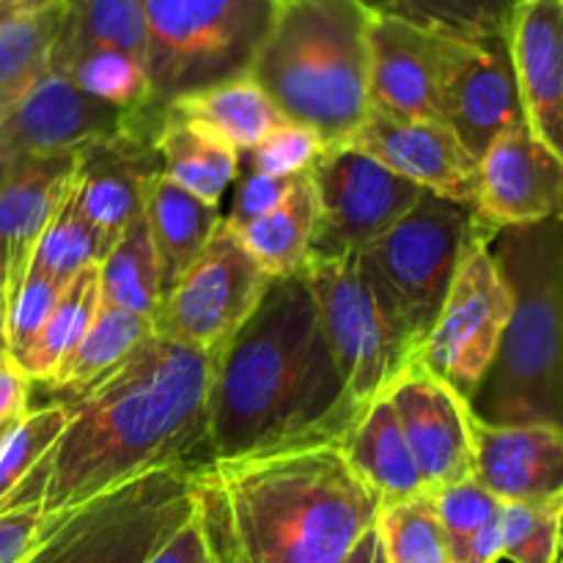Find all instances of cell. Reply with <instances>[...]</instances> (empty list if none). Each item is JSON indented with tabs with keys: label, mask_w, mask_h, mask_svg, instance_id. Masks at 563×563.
I'll use <instances>...</instances> for the list:
<instances>
[{
	"label": "cell",
	"mask_w": 563,
	"mask_h": 563,
	"mask_svg": "<svg viewBox=\"0 0 563 563\" xmlns=\"http://www.w3.org/2000/svg\"><path fill=\"white\" fill-rule=\"evenodd\" d=\"M198 467L146 473L47 531L27 563H148L198 506Z\"/></svg>",
	"instance_id": "8"
},
{
	"label": "cell",
	"mask_w": 563,
	"mask_h": 563,
	"mask_svg": "<svg viewBox=\"0 0 563 563\" xmlns=\"http://www.w3.org/2000/svg\"><path fill=\"white\" fill-rule=\"evenodd\" d=\"M168 108L218 132L240 154L256 146L264 135L286 121L280 110L269 102L267 93L247 75L187 93V97L174 99Z\"/></svg>",
	"instance_id": "30"
},
{
	"label": "cell",
	"mask_w": 563,
	"mask_h": 563,
	"mask_svg": "<svg viewBox=\"0 0 563 563\" xmlns=\"http://www.w3.org/2000/svg\"><path fill=\"white\" fill-rule=\"evenodd\" d=\"M152 335V319L121 311V308L108 306L102 300L80 344L55 368L47 383L38 385V388L47 390L44 405H71L80 396H86L88 390L97 388L108 374H113Z\"/></svg>",
	"instance_id": "25"
},
{
	"label": "cell",
	"mask_w": 563,
	"mask_h": 563,
	"mask_svg": "<svg viewBox=\"0 0 563 563\" xmlns=\"http://www.w3.org/2000/svg\"><path fill=\"white\" fill-rule=\"evenodd\" d=\"M198 515L220 563H344L379 500L322 440L203 462Z\"/></svg>",
	"instance_id": "3"
},
{
	"label": "cell",
	"mask_w": 563,
	"mask_h": 563,
	"mask_svg": "<svg viewBox=\"0 0 563 563\" xmlns=\"http://www.w3.org/2000/svg\"><path fill=\"white\" fill-rule=\"evenodd\" d=\"M489 253L511 289V317L467 401L473 418L563 429V218L498 231Z\"/></svg>",
	"instance_id": "4"
},
{
	"label": "cell",
	"mask_w": 563,
	"mask_h": 563,
	"mask_svg": "<svg viewBox=\"0 0 563 563\" xmlns=\"http://www.w3.org/2000/svg\"><path fill=\"white\" fill-rule=\"evenodd\" d=\"M509 3H511V5H515V3H520V0H509Z\"/></svg>",
	"instance_id": "49"
},
{
	"label": "cell",
	"mask_w": 563,
	"mask_h": 563,
	"mask_svg": "<svg viewBox=\"0 0 563 563\" xmlns=\"http://www.w3.org/2000/svg\"><path fill=\"white\" fill-rule=\"evenodd\" d=\"M9 159H3V157H0V181H3L5 179V174H9Z\"/></svg>",
	"instance_id": "48"
},
{
	"label": "cell",
	"mask_w": 563,
	"mask_h": 563,
	"mask_svg": "<svg viewBox=\"0 0 563 563\" xmlns=\"http://www.w3.org/2000/svg\"><path fill=\"white\" fill-rule=\"evenodd\" d=\"M559 563H561V561H559Z\"/></svg>",
	"instance_id": "52"
},
{
	"label": "cell",
	"mask_w": 563,
	"mask_h": 563,
	"mask_svg": "<svg viewBox=\"0 0 563 563\" xmlns=\"http://www.w3.org/2000/svg\"><path fill=\"white\" fill-rule=\"evenodd\" d=\"M335 443L352 473L372 489L379 506L427 493L388 396H379L363 407Z\"/></svg>",
	"instance_id": "23"
},
{
	"label": "cell",
	"mask_w": 563,
	"mask_h": 563,
	"mask_svg": "<svg viewBox=\"0 0 563 563\" xmlns=\"http://www.w3.org/2000/svg\"><path fill=\"white\" fill-rule=\"evenodd\" d=\"M561 563H563V553H561Z\"/></svg>",
	"instance_id": "50"
},
{
	"label": "cell",
	"mask_w": 563,
	"mask_h": 563,
	"mask_svg": "<svg viewBox=\"0 0 563 563\" xmlns=\"http://www.w3.org/2000/svg\"><path fill=\"white\" fill-rule=\"evenodd\" d=\"M31 388L33 383L20 363L5 346H0V432L31 410Z\"/></svg>",
	"instance_id": "45"
},
{
	"label": "cell",
	"mask_w": 563,
	"mask_h": 563,
	"mask_svg": "<svg viewBox=\"0 0 563 563\" xmlns=\"http://www.w3.org/2000/svg\"><path fill=\"white\" fill-rule=\"evenodd\" d=\"M432 498L434 506H438L451 563L462 559L471 539L504 509V504L489 489H484L476 478H467V482L454 484V487L440 489Z\"/></svg>",
	"instance_id": "40"
},
{
	"label": "cell",
	"mask_w": 563,
	"mask_h": 563,
	"mask_svg": "<svg viewBox=\"0 0 563 563\" xmlns=\"http://www.w3.org/2000/svg\"><path fill=\"white\" fill-rule=\"evenodd\" d=\"M148 563H220L212 550V542H209L201 515H198V506L190 520L159 548V553Z\"/></svg>",
	"instance_id": "44"
},
{
	"label": "cell",
	"mask_w": 563,
	"mask_h": 563,
	"mask_svg": "<svg viewBox=\"0 0 563 563\" xmlns=\"http://www.w3.org/2000/svg\"><path fill=\"white\" fill-rule=\"evenodd\" d=\"M152 108L251 71L275 0H141Z\"/></svg>",
	"instance_id": "7"
},
{
	"label": "cell",
	"mask_w": 563,
	"mask_h": 563,
	"mask_svg": "<svg viewBox=\"0 0 563 563\" xmlns=\"http://www.w3.org/2000/svg\"><path fill=\"white\" fill-rule=\"evenodd\" d=\"M350 401L363 410L416 361L410 341L379 306L361 253L311 258L302 269Z\"/></svg>",
	"instance_id": "9"
},
{
	"label": "cell",
	"mask_w": 563,
	"mask_h": 563,
	"mask_svg": "<svg viewBox=\"0 0 563 563\" xmlns=\"http://www.w3.org/2000/svg\"><path fill=\"white\" fill-rule=\"evenodd\" d=\"M368 25L361 0H275L247 77L286 121L346 141L368 113Z\"/></svg>",
	"instance_id": "5"
},
{
	"label": "cell",
	"mask_w": 563,
	"mask_h": 563,
	"mask_svg": "<svg viewBox=\"0 0 563 563\" xmlns=\"http://www.w3.org/2000/svg\"><path fill=\"white\" fill-rule=\"evenodd\" d=\"M297 179V176H295ZM295 179H278V176H262V174H247L240 181L234 196V207L225 214V223L242 225L247 220H256L262 214L273 212L289 192L291 181Z\"/></svg>",
	"instance_id": "43"
},
{
	"label": "cell",
	"mask_w": 563,
	"mask_h": 563,
	"mask_svg": "<svg viewBox=\"0 0 563 563\" xmlns=\"http://www.w3.org/2000/svg\"><path fill=\"white\" fill-rule=\"evenodd\" d=\"M0 346H5V306L0 297Z\"/></svg>",
	"instance_id": "47"
},
{
	"label": "cell",
	"mask_w": 563,
	"mask_h": 563,
	"mask_svg": "<svg viewBox=\"0 0 563 563\" xmlns=\"http://www.w3.org/2000/svg\"><path fill=\"white\" fill-rule=\"evenodd\" d=\"M66 0H0V113L47 71Z\"/></svg>",
	"instance_id": "28"
},
{
	"label": "cell",
	"mask_w": 563,
	"mask_h": 563,
	"mask_svg": "<svg viewBox=\"0 0 563 563\" xmlns=\"http://www.w3.org/2000/svg\"><path fill=\"white\" fill-rule=\"evenodd\" d=\"M49 520L38 504L0 509V563H27L47 539Z\"/></svg>",
	"instance_id": "42"
},
{
	"label": "cell",
	"mask_w": 563,
	"mask_h": 563,
	"mask_svg": "<svg viewBox=\"0 0 563 563\" xmlns=\"http://www.w3.org/2000/svg\"><path fill=\"white\" fill-rule=\"evenodd\" d=\"M476 482L500 504L563 500V429L550 423L493 427L473 418Z\"/></svg>",
	"instance_id": "21"
},
{
	"label": "cell",
	"mask_w": 563,
	"mask_h": 563,
	"mask_svg": "<svg viewBox=\"0 0 563 563\" xmlns=\"http://www.w3.org/2000/svg\"><path fill=\"white\" fill-rule=\"evenodd\" d=\"M9 427H11V423H9ZM0 434H3V432H0Z\"/></svg>",
	"instance_id": "51"
},
{
	"label": "cell",
	"mask_w": 563,
	"mask_h": 563,
	"mask_svg": "<svg viewBox=\"0 0 563 563\" xmlns=\"http://www.w3.org/2000/svg\"><path fill=\"white\" fill-rule=\"evenodd\" d=\"M64 289L66 284H60V280L49 278L38 269H27L14 300L5 308V350L11 352L16 363L31 350L33 339L49 319Z\"/></svg>",
	"instance_id": "41"
},
{
	"label": "cell",
	"mask_w": 563,
	"mask_h": 563,
	"mask_svg": "<svg viewBox=\"0 0 563 563\" xmlns=\"http://www.w3.org/2000/svg\"><path fill=\"white\" fill-rule=\"evenodd\" d=\"M412 181L423 192L471 207L478 190V159L443 121H412L368 110L346 141Z\"/></svg>",
	"instance_id": "17"
},
{
	"label": "cell",
	"mask_w": 563,
	"mask_h": 563,
	"mask_svg": "<svg viewBox=\"0 0 563 563\" xmlns=\"http://www.w3.org/2000/svg\"><path fill=\"white\" fill-rule=\"evenodd\" d=\"M440 119L476 159L500 135L526 124L506 36L443 38Z\"/></svg>",
	"instance_id": "14"
},
{
	"label": "cell",
	"mask_w": 563,
	"mask_h": 563,
	"mask_svg": "<svg viewBox=\"0 0 563 563\" xmlns=\"http://www.w3.org/2000/svg\"><path fill=\"white\" fill-rule=\"evenodd\" d=\"M478 245L489 242L471 207L423 192L399 223L361 251L379 306L416 352L434 328L456 273Z\"/></svg>",
	"instance_id": "6"
},
{
	"label": "cell",
	"mask_w": 563,
	"mask_h": 563,
	"mask_svg": "<svg viewBox=\"0 0 563 563\" xmlns=\"http://www.w3.org/2000/svg\"><path fill=\"white\" fill-rule=\"evenodd\" d=\"M99 306H102L99 264H93V267H86L66 284L53 313L33 339L31 350L22 355L20 366L33 385H42L53 377L55 368L69 357V352L80 344L86 330L91 328Z\"/></svg>",
	"instance_id": "32"
},
{
	"label": "cell",
	"mask_w": 563,
	"mask_h": 563,
	"mask_svg": "<svg viewBox=\"0 0 563 563\" xmlns=\"http://www.w3.org/2000/svg\"><path fill=\"white\" fill-rule=\"evenodd\" d=\"M385 396L429 495L476 476L473 412L456 390L412 361Z\"/></svg>",
	"instance_id": "15"
},
{
	"label": "cell",
	"mask_w": 563,
	"mask_h": 563,
	"mask_svg": "<svg viewBox=\"0 0 563 563\" xmlns=\"http://www.w3.org/2000/svg\"><path fill=\"white\" fill-rule=\"evenodd\" d=\"M165 110H121L80 91L69 77L44 71L14 104L0 113V157H60L80 154L121 135L154 141Z\"/></svg>",
	"instance_id": "13"
},
{
	"label": "cell",
	"mask_w": 563,
	"mask_h": 563,
	"mask_svg": "<svg viewBox=\"0 0 563 563\" xmlns=\"http://www.w3.org/2000/svg\"><path fill=\"white\" fill-rule=\"evenodd\" d=\"M143 214H146L148 234L157 251L159 284H163L165 297L170 286L185 275V269L201 256L223 214H220V207L192 196L163 170H154L146 179Z\"/></svg>",
	"instance_id": "24"
},
{
	"label": "cell",
	"mask_w": 563,
	"mask_h": 563,
	"mask_svg": "<svg viewBox=\"0 0 563 563\" xmlns=\"http://www.w3.org/2000/svg\"><path fill=\"white\" fill-rule=\"evenodd\" d=\"M374 528L385 563H451L438 506L429 493L379 506Z\"/></svg>",
	"instance_id": "34"
},
{
	"label": "cell",
	"mask_w": 563,
	"mask_h": 563,
	"mask_svg": "<svg viewBox=\"0 0 563 563\" xmlns=\"http://www.w3.org/2000/svg\"><path fill=\"white\" fill-rule=\"evenodd\" d=\"M154 170L159 163L146 135H121L77 154V203L108 251L143 212V187Z\"/></svg>",
	"instance_id": "22"
},
{
	"label": "cell",
	"mask_w": 563,
	"mask_h": 563,
	"mask_svg": "<svg viewBox=\"0 0 563 563\" xmlns=\"http://www.w3.org/2000/svg\"><path fill=\"white\" fill-rule=\"evenodd\" d=\"M82 53H121L146 66L141 0H66L47 69Z\"/></svg>",
	"instance_id": "29"
},
{
	"label": "cell",
	"mask_w": 563,
	"mask_h": 563,
	"mask_svg": "<svg viewBox=\"0 0 563 563\" xmlns=\"http://www.w3.org/2000/svg\"><path fill=\"white\" fill-rule=\"evenodd\" d=\"M308 179L319 209L311 258L361 253L399 223L423 196L421 187L350 143L324 148L308 170Z\"/></svg>",
	"instance_id": "11"
},
{
	"label": "cell",
	"mask_w": 563,
	"mask_h": 563,
	"mask_svg": "<svg viewBox=\"0 0 563 563\" xmlns=\"http://www.w3.org/2000/svg\"><path fill=\"white\" fill-rule=\"evenodd\" d=\"M77 154L22 157L9 165L0 181V297L3 306L31 269L38 240L64 203L75 181Z\"/></svg>",
	"instance_id": "20"
},
{
	"label": "cell",
	"mask_w": 563,
	"mask_h": 563,
	"mask_svg": "<svg viewBox=\"0 0 563 563\" xmlns=\"http://www.w3.org/2000/svg\"><path fill=\"white\" fill-rule=\"evenodd\" d=\"M152 146L159 170L212 207H220L229 187L240 179V152L218 132L170 108H165Z\"/></svg>",
	"instance_id": "26"
},
{
	"label": "cell",
	"mask_w": 563,
	"mask_h": 563,
	"mask_svg": "<svg viewBox=\"0 0 563 563\" xmlns=\"http://www.w3.org/2000/svg\"><path fill=\"white\" fill-rule=\"evenodd\" d=\"M212 377L214 357L154 333L71 401L58 443L3 509L38 504L53 528L132 478L209 462Z\"/></svg>",
	"instance_id": "1"
},
{
	"label": "cell",
	"mask_w": 563,
	"mask_h": 563,
	"mask_svg": "<svg viewBox=\"0 0 563 563\" xmlns=\"http://www.w3.org/2000/svg\"><path fill=\"white\" fill-rule=\"evenodd\" d=\"M69 405H42L16 418L0 434V509L36 473L69 423Z\"/></svg>",
	"instance_id": "35"
},
{
	"label": "cell",
	"mask_w": 563,
	"mask_h": 563,
	"mask_svg": "<svg viewBox=\"0 0 563 563\" xmlns=\"http://www.w3.org/2000/svg\"><path fill=\"white\" fill-rule=\"evenodd\" d=\"M473 214L487 242L498 231L563 218V163L528 124L500 135L482 154Z\"/></svg>",
	"instance_id": "16"
},
{
	"label": "cell",
	"mask_w": 563,
	"mask_h": 563,
	"mask_svg": "<svg viewBox=\"0 0 563 563\" xmlns=\"http://www.w3.org/2000/svg\"><path fill=\"white\" fill-rule=\"evenodd\" d=\"M506 42L528 130L563 163V0L511 5Z\"/></svg>",
	"instance_id": "19"
},
{
	"label": "cell",
	"mask_w": 563,
	"mask_h": 563,
	"mask_svg": "<svg viewBox=\"0 0 563 563\" xmlns=\"http://www.w3.org/2000/svg\"><path fill=\"white\" fill-rule=\"evenodd\" d=\"M317 196L308 174L291 181L289 192L273 212L242 225H231L253 262L273 280L295 278L311 258L313 234H317Z\"/></svg>",
	"instance_id": "27"
},
{
	"label": "cell",
	"mask_w": 563,
	"mask_h": 563,
	"mask_svg": "<svg viewBox=\"0 0 563 563\" xmlns=\"http://www.w3.org/2000/svg\"><path fill=\"white\" fill-rule=\"evenodd\" d=\"M269 278L236 231L220 220L201 256L159 302L154 333L218 361L267 295Z\"/></svg>",
	"instance_id": "10"
},
{
	"label": "cell",
	"mask_w": 563,
	"mask_h": 563,
	"mask_svg": "<svg viewBox=\"0 0 563 563\" xmlns=\"http://www.w3.org/2000/svg\"><path fill=\"white\" fill-rule=\"evenodd\" d=\"M509 317L511 289L489 245L473 247L451 284L434 328L418 346L416 363L471 401L498 355Z\"/></svg>",
	"instance_id": "12"
},
{
	"label": "cell",
	"mask_w": 563,
	"mask_h": 563,
	"mask_svg": "<svg viewBox=\"0 0 563 563\" xmlns=\"http://www.w3.org/2000/svg\"><path fill=\"white\" fill-rule=\"evenodd\" d=\"M344 563H385L383 550H379V539H377V528L366 533V537L357 542V548L346 555Z\"/></svg>",
	"instance_id": "46"
},
{
	"label": "cell",
	"mask_w": 563,
	"mask_h": 563,
	"mask_svg": "<svg viewBox=\"0 0 563 563\" xmlns=\"http://www.w3.org/2000/svg\"><path fill=\"white\" fill-rule=\"evenodd\" d=\"M443 38L390 16L368 25V110L412 121L440 119Z\"/></svg>",
	"instance_id": "18"
},
{
	"label": "cell",
	"mask_w": 563,
	"mask_h": 563,
	"mask_svg": "<svg viewBox=\"0 0 563 563\" xmlns=\"http://www.w3.org/2000/svg\"><path fill=\"white\" fill-rule=\"evenodd\" d=\"M99 289L108 306L137 313L152 322L157 317L159 302H163V284H159L157 251H154L143 212L126 225L108 256L99 262Z\"/></svg>",
	"instance_id": "31"
},
{
	"label": "cell",
	"mask_w": 563,
	"mask_h": 563,
	"mask_svg": "<svg viewBox=\"0 0 563 563\" xmlns=\"http://www.w3.org/2000/svg\"><path fill=\"white\" fill-rule=\"evenodd\" d=\"M108 256V245L80 212V203L75 196V181L66 192L64 203L49 220L47 231L38 240L36 253H33L31 269L49 275V278L69 284L77 273L93 267Z\"/></svg>",
	"instance_id": "36"
},
{
	"label": "cell",
	"mask_w": 563,
	"mask_h": 563,
	"mask_svg": "<svg viewBox=\"0 0 563 563\" xmlns=\"http://www.w3.org/2000/svg\"><path fill=\"white\" fill-rule=\"evenodd\" d=\"M504 559L511 563H559L563 553V500L504 504Z\"/></svg>",
	"instance_id": "38"
},
{
	"label": "cell",
	"mask_w": 563,
	"mask_h": 563,
	"mask_svg": "<svg viewBox=\"0 0 563 563\" xmlns=\"http://www.w3.org/2000/svg\"><path fill=\"white\" fill-rule=\"evenodd\" d=\"M308 280H273L214 361L209 460L339 440L357 416Z\"/></svg>",
	"instance_id": "2"
},
{
	"label": "cell",
	"mask_w": 563,
	"mask_h": 563,
	"mask_svg": "<svg viewBox=\"0 0 563 563\" xmlns=\"http://www.w3.org/2000/svg\"><path fill=\"white\" fill-rule=\"evenodd\" d=\"M372 16H390L421 31L456 38L506 36L509 0H361Z\"/></svg>",
	"instance_id": "33"
},
{
	"label": "cell",
	"mask_w": 563,
	"mask_h": 563,
	"mask_svg": "<svg viewBox=\"0 0 563 563\" xmlns=\"http://www.w3.org/2000/svg\"><path fill=\"white\" fill-rule=\"evenodd\" d=\"M49 71L69 77L80 91L121 110L152 108L148 71L141 60L121 53H82Z\"/></svg>",
	"instance_id": "37"
},
{
	"label": "cell",
	"mask_w": 563,
	"mask_h": 563,
	"mask_svg": "<svg viewBox=\"0 0 563 563\" xmlns=\"http://www.w3.org/2000/svg\"><path fill=\"white\" fill-rule=\"evenodd\" d=\"M328 143L306 124L284 121L253 148L240 154V165L245 163L247 174L278 176V179H295L311 170V165L322 157Z\"/></svg>",
	"instance_id": "39"
}]
</instances>
